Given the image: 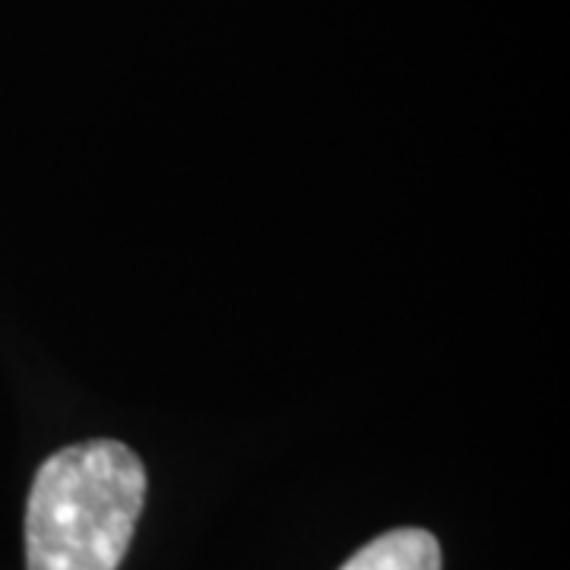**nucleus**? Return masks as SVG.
<instances>
[{
  "mask_svg": "<svg viewBox=\"0 0 570 570\" xmlns=\"http://www.w3.org/2000/svg\"><path fill=\"white\" fill-rule=\"evenodd\" d=\"M146 498L140 456L118 441L58 450L26 504V568L118 570Z\"/></svg>",
  "mask_w": 570,
  "mask_h": 570,
  "instance_id": "f257e3e1",
  "label": "nucleus"
},
{
  "mask_svg": "<svg viewBox=\"0 0 570 570\" xmlns=\"http://www.w3.org/2000/svg\"><path fill=\"white\" fill-rule=\"evenodd\" d=\"M340 570H441V546L425 530H393L355 551Z\"/></svg>",
  "mask_w": 570,
  "mask_h": 570,
  "instance_id": "f03ea898",
  "label": "nucleus"
}]
</instances>
